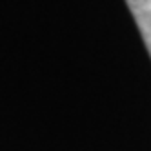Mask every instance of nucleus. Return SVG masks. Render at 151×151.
<instances>
[{
  "label": "nucleus",
  "mask_w": 151,
  "mask_h": 151,
  "mask_svg": "<svg viewBox=\"0 0 151 151\" xmlns=\"http://www.w3.org/2000/svg\"><path fill=\"white\" fill-rule=\"evenodd\" d=\"M151 57V0H126Z\"/></svg>",
  "instance_id": "f257e3e1"
}]
</instances>
